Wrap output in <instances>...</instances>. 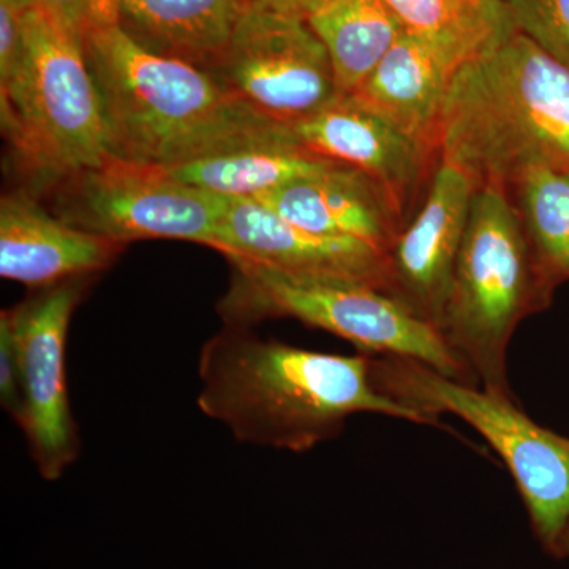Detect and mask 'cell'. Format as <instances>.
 <instances>
[{"mask_svg":"<svg viewBox=\"0 0 569 569\" xmlns=\"http://www.w3.org/2000/svg\"><path fill=\"white\" fill-rule=\"evenodd\" d=\"M198 407L244 443L305 452L332 440L356 413L440 426L378 391L370 355L321 353L228 326L203 347Z\"/></svg>","mask_w":569,"mask_h":569,"instance_id":"6da1fadb","label":"cell"},{"mask_svg":"<svg viewBox=\"0 0 569 569\" xmlns=\"http://www.w3.org/2000/svg\"><path fill=\"white\" fill-rule=\"evenodd\" d=\"M102 97L111 153L171 168L253 142L291 138L208 71L144 50L119 26L82 41Z\"/></svg>","mask_w":569,"mask_h":569,"instance_id":"7a4b0ae2","label":"cell"},{"mask_svg":"<svg viewBox=\"0 0 569 569\" xmlns=\"http://www.w3.org/2000/svg\"><path fill=\"white\" fill-rule=\"evenodd\" d=\"M438 149L477 189H507L541 164L569 171V67L519 31L460 67Z\"/></svg>","mask_w":569,"mask_h":569,"instance_id":"3957f363","label":"cell"},{"mask_svg":"<svg viewBox=\"0 0 569 569\" xmlns=\"http://www.w3.org/2000/svg\"><path fill=\"white\" fill-rule=\"evenodd\" d=\"M553 293L507 190L477 189L440 331L485 391L512 397L509 342L520 321L552 305Z\"/></svg>","mask_w":569,"mask_h":569,"instance_id":"277c9868","label":"cell"},{"mask_svg":"<svg viewBox=\"0 0 569 569\" xmlns=\"http://www.w3.org/2000/svg\"><path fill=\"white\" fill-rule=\"evenodd\" d=\"M20 77L0 93L7 138L43 186L112 159L102 97L82 40L48 11L24 7Z\"/></svg>","mask_w":569,"mask_h":569,"instance_id":"5b68a950","label":"cell"},{"mask_svg":"<svg viewBox=\"0 0 569 569\" xmlns=\"http://www.w3.org/2000/svg\"><path fill=\"white\" fill-rule=\"evenodd\" d=\"M378 391L440 421L455 415L488 441L515 479L539 545L563 559L569 530V438L539 426L512 397L452 380L432 367L370 355Z\"/></svg>","mask_w":569,"mask_h":569,"instance_id":"8992f818","label":"cell"},{"mask_svg":"<svg viewBox=\"0 0 569 569\" xmlns=\"http://www.w3.org/2000/svg\"><path fill=\"white\" fill-rule=\"evenodd\" d=\"M228 261L233 264V279L220 302L228 326L247 328L268 318H293L342 337L361 353L415 359L478 387L477 377L437 328L372 284L287 274L242 258Z\"/></svg>","mask_w":569,"mask_h":569,"instance_id":"52a82bcc","label":"cell"},{"mask_svg":"<svg viewBox=\"0 0 569 569\" xmlns=\"http://www.w3.org/2000/svg\"><path fill=\"white\" fill-rule=\"evenodd\" d=\"M48 187L52 213L78 230L122 246L178 239L219 250L227 197L179 182L164 168L112 157Z\"/></svg>","mask_w":569,"mask_h":569,"instance_id":"ba28073f","label":"cell"},{"mask_svg":"<svg viewBox=\"0 0 569 569\" xmlns=\"http://www.w3.org/2000/svg\"><path fill=\"white\" fill-rule=\"evenodd\" d=\"M208 73L239 102L282 126L302 121L342 96L328 51L309 22L253 2Z\"/></svg>","mask_w":569,"mask_h":569,"instance_id":"9c48e42d","label":"cell"},{"mask_svg":"<svg viewBox=\"0 0 569 569\" xmlns=\"http://www.w3.org/2000/svg\"><path fill=\"white\" fill-rule=\"evenodd\" d=\"M81 279L47 287L3 312L20 350L24 388L20 427L33 462L47 481H58L80 455L67 388L66 346L71 316L81 301Z\"/></svg>","mask_w":569,"mask_h":569,"instance_id":"30bf717a","label":"cell"},{"mask_svg":"<svg viewBox=\"0 0 569 569\" xmlns=\"http://www.w3.org/2000/svg\"><path fill=\"white\" fill-rule=\"evenodd\" d=\"M287 129L307 151L380 182L408 220L425 200L440 163L437 149L403 132L355 93H342Z\"/></svg>","mask_w":569,"mask_h":569,"instance_id":"8fae6325","label":"cell"},{"mask_svg":"<svg viewBox=\"0 0 569 569\" xmlns=\"http://www.w3.org/2000/svg\"><path fill=\"white\" fill-rule=\"evenodd\" d=\"M475 192L462 170L440 159L425 200L387 252L383 293L438 331Z\"/></svg>","mask_w":569,"mask_h":569,"instance_id":"7c38bea8","label":"cell"},{"mask_svg":"<svg viewBox=\"0 0 569 569\" xmlns=\"http://www.w3.org/2000/svg\"><path fill=\"white\" fill-rule=\"evenodd\" d=\"M220 247L227 258L316 279L387 284V253L356 241L306 230L254 198L227 197Z\"/></svg>","mask_w":569,"mask_h":569,"instance_id":"4fadbf2b","label":"cell"},{"mask_svg":"<svg viewBox=\"0 0 569 569\" xmlns=\"http://www.w3.org/2000/svg\"><path fill=\"white\" fill-rule=\"evenodd\" d=\"M316 233L356 239L387 253L408 223L392 194L362 171L335 163L254 197Z\"/></svg>","mask_w":569,"mask_h":569,"instance_id":"5bb4252c","label":"cell"},{"mask_svg":"<svg viewBox=\"0 0 569 569\" xmlns=\"http://www.w3.org/2000/svg\"><path fill=\"white\" fill-rule=\"evenodd\" d=\"M122 244L78 230L31 194L0 201V276L29 287H52L103 271Z\"/></svg>","mask_w":569,"mask_h":569,"instance_id":"9a60e30c","label":"cell"},{"mask_svg":"<svg viewBox=\"0 0 569 569\" xmlns=\"http://www.w3.org/2000/svg\"><path fill=\"white\" fill-rule=\"evenodd\" d=\"M458 70L432 44L403 32L355 96L440 153L441 112Z\"/></svg>","mask_w":569,"mask_h":569,"instance_id":"2e32d148","label":"cell"},{"mask_svg":"<svg viewBox=\"0 0 569 569\" xmlns=\"http://www.w3.org/2000/svg\"><path fill=\"white\" fill-rule=\"evenodd\" d=\"M252 0H122L119 28L144 50L211 71Z\"/></svg>","mask_w":569,"mask_h":569,"instance_id":"e0dca14e","label":"cell"},{"mask_svg":"<svg viewBox=\"0 0 569 569\" xmlns=\"http://www.w3.org/2000/svg\"><path fill=\"white\" fill-rule=\"evenodd\" d=\"M337 162L296 144L293 138L253 142L164 168L171 178L224 197L254 198Z\"/></svg>","mask_w":569,"mask_h":569,"instance_id":"ac0fdd59","label":"cell"},{"mask_svg":"<svg viewBox=\"0 0 569 569\" xmlns=\"http://www.w3.org/2000/svg\"><path fill=\"white\" fill-rule=\"evenodd\" d=\"M406 32L463 67L519 31L507 0H385Z\"/></svg>","mask_w":569,"mask_h":569,"instance_id":"d6986e66","label":"cell"},{"mask_svg":"<svg viewBox=\"0 0 569 569\" xmlns=\"http://www.w3.org/2000/svg\"><path fill=\"white\" fill-rule=\"evenodd\" d=\"M307 22L325 44L342 93L358 91L406 32L385 0H331Z\"/></svg>","mask_w":569,"mask_h":569,"instance_id":"ffe728a7","label":"cell"},{"mask_svg":"<svg viewBox=\"0 0 569 569\" xmlns=\"http://www.w3.org/2000/svg\"><path fill=\"white\" fill-rule=\"evenodd\" d=\"M505 190L539 271L557 290L569 280V171L546 164L529 168Z\"/></svg>","mask_w":569,"mask_h":569,"instance_id":"44dd1931","label":"cell"},{"mask_svg":"<svg viewBox=\"0 0 569 569\" xmlns=\"http://www.w3.org/2000/svg\"><path fill=\"white\" fill-rule=\"evenodd\" d=\"M519 32L569 67V0H507Z\"/></svg>","mask_w":569,"mask_h":569,"instance_id":"7402d4cb","label":"cell"},{"mask_svg":"<svg viewBox=\"0 0 569 569\" xmlns=\"http://www.w3.org/2000/svg\"><path fill=\"white\" fill-rule=\"evenodd\" d=\"M22 7L48 11L82 41L119 26L122 0H18Z\"/></svg>","mask_w":569,"mask_h":569,"instance_id":"603a6c76","label":"cell"},{"mask_svg":"<svg viewBox=\"0 0 569 569\" xmlns=\"http://www.w3.org/2000/svg\"><path fill=\"white\" fill-rule=\"evenodd\" d=\"M24 54V7L0 0V93L9 92L20 77Z\"/></svg>","mask_w":569,"mask_h":569,"instance_id":"cb8c5ba5","label":"cell"},{"mask_svg":"<svg viewBox=\"0 0 569 569\" xmlns=\"http://www.w3.org/2000/svg\"><path fill=\"white\" fill-rule=\"evenodd\" d=\"M0 403L11 419L20 426L24 417V388L20 350L9 318L0 316Z\"/></svg>","mask_w":569,"mask_h":569,"instance_id":"d4e9b609","label":"cell"},{"mask_svg":"<svg viewBox=\"0 0 569 569\" xmlns=\"http://www.w3.org/2000/svg\"><path fill=\"white\" fill-rule=\"evenodd\" d=\"M252 2L263 7V9L277 11V13L290 14V17L307 20L331 0H252Z\"/></svg>","mask_w":569,"mask_h":569,"instance_id":"484cf974","label":"cell"},{"mask_svg":"<svg viewBox=\"0 0 569 569\" xmlns=\"http://www.w3.org/2000/svg\"><path fill=\"white\" fill-rule=\"evenodd\" d=\"M563 559H569V530L567 533V539H565Z\"/></svg>","mask_w":569,"mask_h":569,"instance_id":"4316f807","label":"cell"}]
</instances>
